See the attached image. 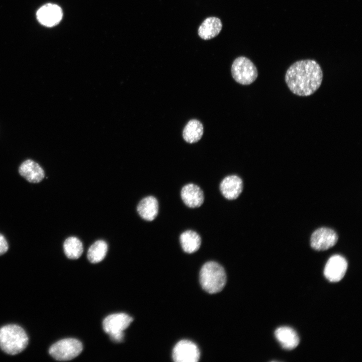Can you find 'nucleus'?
<instances>
[{
  "instance_id": "nucleus-1",
  "label": "nucleus",
  "mask_w": 362,
  "mask_h": 362,
  "mask_svg": "<svg viewBox=\"0 0 362 362\" xmlns=\"http://www.w3.org/2000/svg\"><path fill=\"white\" fill-rule=\"evenodd\" d=\"M323 72L319 63L313 59L296 61L287 69L285 81L292 93L307 97L313 94L320 86Z\"/></svg>"
},
{
  "instance_id": "nucleus-2",
  "label": "nucleus",
  "mask_w": 362,
  "mask_h": 362,
  "mask_svg": "<svg viewBox=\"0 0 362 362\" xmlns=\"http://www.w3.org/2000/svg\"><path fill=\"white\" fill-rule=\"evenodd\" d=\"M28 341L25 331L19 325L10 324L0 328V348L8 354L21 352L27 347Z\"/></svg>"
},
{
  "instance_id": "nucleus-3",
  "label": "nucleus",
  "mask_w": 362,
  "mask_h": 362,
  "mask_svg": "<svg viewBox=\"0 0 362 362\" xmlns=\"http://www.w3.org/2000/svg\"><path fill=\"white\" fill-rule=\"evenodd\" d=\"M200 282L203 289L207 292L210 294L219 292L226 282L224 268L216 262H207L201 269Z\"/></svg>"
},
{
  "instance_id": "nucleus-4",
  "label": "nucleus",
  "mask_w": 362,
  "mask_h": 362,
  "mask_svg": "<svg viewBox=\"0 0 362 362\" xmlns=\"http://www.w3.org/2000/svg\"><path fill=\"white\" fill-rule=\"evenodd\" d=\"M231 71L234 80L242 85L250 84L258 76L255 65L249 58L244 56H239L234 60Z\"/></svg>"
},
{
  "instance_id": "nucleus-5",
  "label": "nucleus",
  "mask_w": 362,
  "mask_h": 362,
  "mask_svg": "<svg viewBox=\"0 0 362 362\" xmlns=\"http://www.w3.org/2000/svg\"><path fill=\"white\" fill-rule=\"evenodd\" d=\"M82 344L77 339L65 338L54 343L49 348L50 355L59 361L71 360L78 356L82 350Z\"/></svg>"
},
{
  "instance_id": "nucleus-6",
  "label": "nucleus",
  "mask_w": 362,
  "mask_h": 362,
  "mask_svg": "<svg viewBox=\"0 0 362 362\" xmlns=\"http://www.w3.org/2000/svg\"><path fill=\"white\" fill-rule=\"evenodd\" d=\"M172 356L173 360L176 362H196L200 358V352L194 342L182 340L174 346Z\"/></svg>"
},
{
  "instance_id": "nucleus-7",
  "label": "nucleus",
  "mask_w": 362,
  "mask_h": 362,
  "mask_svg": "<svg viewBox=\"0 0 362 362\" xmlns=\"http://www.w3.org/2000/svg\"><path fill=\"white\" fill-rule=\"evenodd\" d=\"M338 235L333 230L320 228L312 234L310 239L311 246L318 251L327 250L333 247L337 242Z\"/></svg>"
},
{
  "instance_id": "nucleus-8",
  "label": "nucleus",
  "mask_w": 362,
  "mask_h": 362,
  "mask_svg": "<svg viewBox=\"0 0 362 362\" xmlns=\"http://www.w3.org/2000/svg\"><path fill=\"white\" fill-rule=\"evenodd\" d=\"M347 268L346 260L341 255L335 254L328 260L324 267V275L330 282H339L344 277Z\"/></svg>"
},
{
  "instance_id": "nucleus-9",
  "label": "nucleus",
  "mask_w": 362,
  "mask_h": 362,
  "mask_svg": "<svg viewBox=\"0 0 362 362\" xmlns=\"http://www.w3.org/2000/svg\"><path fill=\"white\" fill-rule=\"evenodd\" d=\"M36 15L40 23L46 27H51L60 22L63 13L60 7L57 5L47 4L38 10Z\"/></svg>"
},
{
  "instance_id": "nucleus-10",
  "label": "nucleus",
  "mask_w": 362,
  "mask_h": 362,
  "mask_svg": "<svg viewBox=\"0 0 362 362\" xmlns=\"http://www.w3.org/2000/svg\"><path fill=\"white\" fill-rule=\"evenodd\" d=\"M132 317L125 313H115L106 317L103 322L104 331L107 334L123 332L133 321Z\"/></svg>"
},
{
  "instance_id": "nucleus-11",
  "label": "nucleus",
  "mask_w": 362,
  "mask_h": 362,
  "mask_svg": "<svg viewBox=\"0 0 362 362\" xmlns=\"http://www.w3.org/2000/svg\"><path fill=\"white\" fill-rule=\"evenodd\" d=\"M243 190V182L237 175L225 177L220 184V190L224 198L229 200L237 199Z\"/></svg>"
},
{
  "instance_id": "nucleus-12",
  "label": "nucleus",
  "mask_w": 362,
  "mask_h": 362,
  "mask_svg": "<svg viewBox=\"0 0 362 362\" xmlns=\"http://www.w3.org/2000/svg\"><path fill=\"white\" fill-rule=\"evenodd\" d=\"M180 196L184 204L189 208L200 207L204 201V195L202 189L197 185L190 183L182 189Z\"/></svg>"
},
{
  "instance_id": "nucleus-13",
  "label": "nucleus",
  "mask_w": 362,
  "mask_h": 362,
  "mask_svg": "<svg viewBox=\"0 0 362 362\" xmlns=\"http://www.w3.org/2000/svg\"><path fill=\"white\" fill-rule=\"evenodd\" d=\"M19 173L32 183L40 182L44 177V171L39 164L30 159L24 161L19 168Z\"/></svg>"
},
{
  "instance_id": "nucleus-14",
  "label": "nucleus",
  "mask_w": 362,
  "mask_h": 362,
  "mask_svg": "<svg viewBox=\"0 0 362 362\" xmlns=\"http://www.w3.org/2000/svg\"><path fill=\"white\" fill-rule=\"evenodd\" d=\"M275 335L282 347L285 349L292 350L299 344L300 340L296 331L291 327H280L275 332Z\"/></svg>"
},
{
  "instance_id": "nucleus-15",
  "label": "nucleus",
  "mask_w": 362,
  "mask_h": 362,
  "mask_svg": "<svg viewBox=\"0 0 362 362\" xmlns=\"http://www.w3.org/2000/svg\"><path fill=\"white\" fill-rule=\"evenodd\" d=\"M222 23L220 19L216 17L205 19L199 27L198 33L203 40L211 39L217 36L221 32Z\"/></svg>"
},
{
  "instance_id": "nucleus-16",
  "label": "nucleus",
  "mask_w": 362,
  "mask_h": 362,
  "mask_svg": "<svg viewBox=\"0 0 362 362\" xmlns=\"http://www.w3.org/2000/svg\"><path fill=\"white\" fill-rule=\"evenodd\" d=\"M137 210L142 219L148 221H151L156 217L158 214V201L153 196L145 197L139 203Z\"/></svg>"
},
{
  "instance_id": "nucleus-17",
  "label": "nucleus",
  "mask_w": 362,
  "mask_h": 362,
  "mask_svg": "<svg viewBox=\"0 0 362 362\" xmlns=\"http://www.w3.org/2000/svg\"><path fill=\"white\" fill-rule=\"evenodd\" d=\"M179 241L183 250L188 253L197 251L201 244V238L196 231L188 230L179 236Z\"/></svg>"
},
{
  "instance_id": "nucleus-18",
  "label": "nucleus",
  "mask_w": 362,
  "mask_h": 362,
  "mask_svg": "<svg viewBox=\"0 0 362 362\" xmlns=\"http://www.w3.org/2000/svg\"><path fill=\"white\" fill-rule=\"evenodd\" d=\"M203 132L204 128L202 123L197 119H192L184 127L183 137L187 142L194 143L201 139Z\"/></svg>"
},
{
  "instance_id": "nucleus-19",
  "label": "nucleus",
  "mask_w": 362,
  "mask_h": 362,
  "mask_svg": "<svg viewBox=\"0 0 362 362\" xmlns=\"http://www.w3.org/2000/svg\"><path fill=\"white\" fill-rule=\"evenodd\" d=\"M108 251V244L103 240L95 242L88 248L87 257L93 263L99 262L105 257Z\"/></svg>"
},
{
  "instance_id": "nucleus-20",
  "label": "nucleus",
  "mask_w": 362,
  "mask_h": 362,
  "mask_svg": "<svg viewBox=\"0 0 362 362\" xmlns=\"http://www.w3.org/2000/svg\"><path fill=\"white\" fill-rule=\"evenodd\" d=\"M64 252L65 255L70 259L79 258L83 252V245L80 240L76 237H68L64 242Z\"/></svg>"
},
{
  "instance_id": "nucleus-21",
  "label": "nucleus",
  "mask_w": 362,
  "mask_h": 362,
  "mask_svg": "<svg viewBox=\"0 0 362 362\" xmlns=\"http://www.w3.org/2000/svg\"><path fill=\"white\" fill-rule=\"evenodd\" d=\"M9 246L5 237L0 233V255L5 253L8 250Z\"/></svg>"
},
{
  "instance_id": "nucleus-22",
  "label": "nucleus",
  "mask_w": 362,
  "mask_h": 362,
  "mask_svg": "<svg viewBox=\"0 0 362 362\" xmlns=\"http://www.w3.org/2000/svg\"><path fill=\"white\" fill-rule=\"evenodd\" d=\"M109 336L110 339L113 341L115 342H121L124 339V334L123 332H120L109 334Z\"/></svg>"
}]
</instances>
